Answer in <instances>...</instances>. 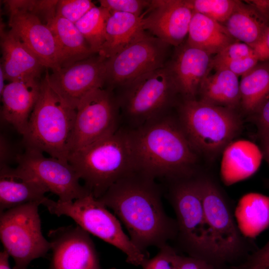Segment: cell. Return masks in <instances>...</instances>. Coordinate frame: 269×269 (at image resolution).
Here are the masks:
<instances>
[{"label": "cell", "mask_w": 269, "mask_h": 269, "mask_svg": "<svg viewBox=\"0 0 269 269\" xmlns=\"http://www.w3.org/2000/svg\"><path fill=\"white\" fill-rule=\"evenodd\" d=\"M47 25L55 40L59 69L88 58L94 54L75 23L55 15Z\"/></svg>", "instance_id": "obj_23"}, {"label": "cell", "mask_w": 269, "mask_h": 269, "mask_svg": "<svg viewBox=\"0 0 269 269\" xmlns=\"http://www.w3.org/2000/svg\"><path fill=\"white\" fill-rule=\"evenodd\" d=\"M254 116L258 134L261 139L269 133V99Z\"/></svg>", "instance_id": "obj_37"}, {"label": "cell", "mask_w": 269, "mask_h": 269, "mask_svg": "<svg viewBox=\"0 0 269 269\" xmlns=\"http://www.w3.org/2000/svg\"><path fill=\"white\" fill-rule=\"evenodd\" d=\"M198 95L203 102L236 110L240 103L238 76L227 69L216 70L204 80Z\"/></svg>", "instance_id": "obj_27"}, {"label": "cell", "mask_w": 269, "mask_h": 269, "mask_svg": "<svg viewBox=\"0 0 269 269\" xmlns=\"http://www.w3.org/2000/svg\"><path fill=\"white\" fill-rule=\"evenodd\" d=\"M237 41L223 24L194 12L189 26L186 42L187 45L211 55L218 54Z\"/></svg>", "instance_id": "obj_24"}, {"label": "cell", "mask_w": 269, "mask_h": 269, "mask_svg": "<svg viewBox=\"0 0 269 269\" xmlns=\"http://www.w3.org/2000/svg\"><path fill=\"white\" fill-rule=\"evenodd\" d=\"M96 198L118 180L136 171L131 131L115 133L71 153L68 160Z\"/></svg>", "instance_id": "obj_3"}, {"label": "cell", "mask_w": 269, "mask_h": 269, "mask_svg": "<svg viewBox=\"0 0 269 269\" xmlns=\"http://www.w3.org/2000/svg\"><path fill=\"white\" fill-rule=\"evenodd\" d=\"M116 269L115 268H111V269Z\"/></svg>", "instance_id": "obj_45"}, {"label": "cell", "mask_w": 269, "mask_h": 269, "mask_svg": "<svg viewBox=\"0 0 269 269\" xmlns=\"http://www.w3.org/2000/svg\"><path fill=\"white\" fill-rule=\"evenodd\" d=\"M222 153L221 177L227 186L252 176L258 170L263 158L259 147L246 140H233Z\"/></svg>", "instance_id": "obj_22"}, {"label": "cell", "mask_w": 269, "mask_h": 269, "mask_svg": "<svg viewBox=\"0 0 269 269\" xmlns=\"http://www.w3.org/2000/svg\"><path fill=\"white\" fill-rule=\"evenodd\" d=\"M39 202L20 205L0 213V239L14 262L12 269H27L34 260L44 257L51 243L43 236Z\"/></svg>", "instance_id": "obj_9"}, {"label": "cell", "mask_w": 269, "mask_h": 269, "mask_svg": "<svg viewBox=\"0 0 269 269\" xmlns=\"http://www.w3.org/2000/svg\"><path fill=\"white\" fill-rule=\"evenodd\" d=\"M262 142V151L263 157L265 158L269 165V133L261 138Z\"/></svg>", "instance_id": "obj_41"}, {"label": "cell", "mask_w": 269, "mask_h": 269, "mask_svg": "<svg viewBox=\"0 0 269 269\" xmlns=\"http://www.w3.org/2000/svg\"><path fill=\"white\" fill-rule=\"evenodd\" d=\"M166 65V64H165ZM116 95L121 117L134 129L166 114L178 93L165 65L122 85Z\"/></svg>", "instance_id": "obj_8"}, {"label": "cell", "mask_w": 269, "mask_h": 269, "mask_svg": "<svg viewBox=\"0 0 269 269\" xmlns=\"http://www.w3.org/2000/svg\"><path fill=\"white\" fill-rule=\"evenodd\" d=\"M155 179L134 171L121 178L99 198L126 228L133 243L145 252L176 238V220L166 213Z\"/></svg>", "instance_id": "obj_1"}, {"label": "cell", "mask_w": 269, "mask_h": 269, "mask_svg": "<svg viewBox=\"0 0 269 269\" xmlns=\"http://www.w3.org/2000/svg\"><path fill=\"white\" fill-rule=\"evenodd\" d=\"M177 269H214L207 261L192 256L179 255Z\"/></svg>", "instance_id": "obj_39"}, {"label": "cell", "mask_w": 269, "mask_h": 269, "mask_svg": "<svg viewBox=\"0 0 269 269\" xmlns=\"http://www.w3.org/2000/svg\"><path fill=\"white\" fill-rule=\"evenodd\" d=\"M168 198L176 215L178 238L190 256L220 261L207 223L197 176L169 181Z\"/></svg>", "instance_id": "obj_6"}, {"label": "cell", "mask_w": 269, "mask_h": 269, "mask_svg": "<svg viewBox=\"0 0 269 269\" xmlns=\"http://www.w3.org/2000/svg\"><path fill=\"white\" fill-rule=\"evenodd\" d=\"M264 41L268 49L269 52V27L268 28L267 32L266 33L265 38L264 39Z\"/></svg>", "instance_id": "obj_44"}, {"label": "cell", "mask_w": 269, "mask_h": 269, "mask_svg": "<svg viewBox=\"0 0 269 269\" xmlns=\"http://www.w3.org/2000/svg\"><path fill=\"white\" fill-rule=\"evenodd\" d=\"M269 268V240L251 257L247 269Z\"/></svg>", "instance_id": "obj_38"}, {"label": "cell", "mask_w": 269, "mask_h": 269, "mask_svg": "<svg viewBox=\"0 0 269 269\" xmlns=\"http://www.w3.org/2000/svg\"><path fill=\"white\" fill-rule=\"evenodd\" d=\"M0 47L2 54L0 64L9 82L39 79L43 68L38 59L10 30L0 24Z\"/></svg>", "instance_id": "obj_20"}, {"label": "cell", "mask_w": 269, "mask_h": 269, "mask_svg": "<svg viewBox=\"0 0 269 269\" xmlns=\"http://www.w3.org/2000/svg\"><path fill=\"white\" fill-rule=\"evenodd\" d=\"M194 12L207 16L222 24L228 18L238 0H188Z\"/></svg>", "instance_id": "obj_31"}, {"label": "cell", "mask_w": 269, "mask_h": 269, "mask_svg": "<svg viewBox=\"0 0 269 269\" xmlns=\"http://www.w3.org/2000/svg\"><path fill=\"white\" fill-rule=\"evenodd\" d=\"M100 6L111 12H121L141 16L150 6L151 0H101Z\"/></svg>", "instance_id": "obj_34"}, {"label": "cell", "mask_w": 269, "mask_h": 269, "mask_svg": "<svg viewBox=\"0 0 269 269\" xmlns=\"http://www.w3.org/2000/svg\"><path fill=\"white\" fill-rule=\"evenodd\" d=\"M197 178L205 219L219 261L234 258L242 252L245 242L230 204L213 178L206 175Z\"/></svg>", "instance_id": "obj_11"}, {"label": "cell", "mask_w": 269, "mask_h": 269, "mask_svg": "<svg viewBox=\"0 0 269 269\" xmlns=\"http://www.w3.org/2000/svg\"><path fill=\"white\" fill-rule=\"evenodd\" d=\"M241 77L240 107L246 115L254 116L269 99V64L258 63Z\"/></svg>", "instance_id": "obj_29"}, {"label": "cell", "mask_w": 269, "mask_h": 269, "mask_svg": "<svg viewBox=\"0 0 269 269\" xmlns=\"http://www.w3.org/2000/svg\"><path fill=\"white\" fill-rule=\"evenodd\" d=\"M158 253L142 265V269H177L179 255L168 244L159 248Z\"/></svg>", "instance_id": "obj_33"}, {"label": "cell", "mask_w": 269, "mask_h": 269, "mask_svg": "<svg viewBox=\"0 0 269 269\" xmlns=\"http://www.w3.org/2000/svg\"><path fill=\"white\" fill-rule=\"evenodd\" d=\"M5 3L10 30L38 59L44 68L59 69L55 40L49 27L34 14Z\"/></svg>", "instance_id": "obj_17"}, {"label": "cell", "mask_w": 269, "mask_h": 269, "mask_svg": "<svg viewBox=\"0 0 269 269\" xmlns=\"http://www.w3.org/2000/svg\"><path fill=\"white\" fill-rule=\"evenodd\" d=\"M234 215L243 235L255 237L269 226V196L258 193L244 195Z\"/></svg>", "instance_id": "obj_28"}, {"label": "cell", "mask_w": 269, "mask_h": 269, "mask_svg": "<svg viewBox=\"0 0 269 269\" xmlns=\"http://www.w3.org/2000/svg\"><path fill=\"white\" fill-rule=\"evenodd\" d=\"M264 16L251 4L238 0L232 13L223 24L236 40L254 49L264 40L269 27Z\"/></svg>", "instance_id": "obj_25"}, {"label": "cell", "mask_w": 269, "mask_h": 269, "mask_svg": "<svg viewBox=\"0 0 269 269\" xmlns=\"http://www.w3.org/2000/svg\"><path fill=\"white\" fill-rule=\"evenodd\" d=\"M48 237L52 251L49 269H101L90 234L79 226L50 230Z\"/></svg>", "instance_id": "obj_14"}, {"label": "cell", "mask_w": 269, "mask_h": 269, "mask_svg": "<svg viewBox=\"0 0 269 269\" xmlns=\"http://www.w3.org/2000/svg\"><path fill=\"white\" fill-rule=\"evenodd\" d=\"M111 13L106 24L105 41L98 53L106 59L116 54L144 31L142 23L144 13L138 16L121 12Z\"/></svg>", "instance_id": "obj_26"}, {"label": "cell", "mask_w": 269, "mask_h": 269, "mask_svg": "<svg viewBox=\"0 0 269 269\" xmlns=\"http://www.w3.org/2000/svg\"><path fill=\"white\" fill-rule=\"evenodd\" d=\"M194 11L188 0H152L142 19L144 30L178 47L188 35Z\"/></svg>", "instance_id": "obj_16"}, {"label": "cell", "mask_w": 269, "mask_h": 269, "mask_svg": "<svg viewBox=\"0 0 269 269\" xmlns=\"http://www.w3.org/2000/svg\"><path fill=\"white\" fill-rule=\"evenodd\" d=\"M48 189L9 165L0 166V213L32 202L42 205Z\"/></svg>", "instance_id": "obj_21"}, {"label": "cell", "mask_w": 269, "mask_h": 269, "mask_svg": "<svg viewBox=\"0 0 269 269\" xmlns=\"http://www.w3.org/2000/svg\"><path fill=\"white\" fill-rule=\"evenodd\" d=\"M130 129L136 171L168 181L195 175L199 153L177 118L167 113Z\"/></svg>", "instance_id": "obj_2"}, {"label": "cell", "mask_w": 269, "mask_h": 269, "mask_svg": "<svg viewBox=\"0 0 269 269\" xmlns=\"http://www.w3.org/2000/svg\"><path fill=\"white\" fill-rule=\"evenodd\" d=\"M95 6L90 0H60L57 4L56 15L75 23Z\"/></svg>", "instance_id": "obj_32"}, {"label": "cell", "mask_w": 269, "mask_h": 269, "mask_svg": "<svg viewBox=\"0 0 269 269\" xmlns=\"http://www.w3.org/2000/svg\"><path fill=\"white\" fill-rule=\"evenodd\" d=\"M260 61L258 57L253 55L248 57L237 60L222 62L213 66L215 70L225 69L228 70L237 76H243Z\"/></svg>", "instance_id": "obj_36"}, {"label": "cell", "mask_w": 269, "mask_h": 269, "mask_svg": "<svg viewBox=\"0 0 269 269\" xmlns=\"http://www.w3.org/2000/svg\"><path fill=\"white\" fill-rule=\"evenodd\" d=\"M4 79H5L4 73L3 70L1 67L0 66V93H2L5 85H4Z\"/></svg>", "instance_id": "obj_43"}, {"label": "cell", "mask_w": 269, "mask_h": 269, "mask_svg": "<svg viewBox=\"0 0 269 269\" xmlns=\"http://www.w3.org/2000/svg\"><path fill=\"white\" fill-rule=\"evenodd\" d=\"M40 84L38 79L10 81L0 94L1 120L22 136L38 98Z\"/></svg>", "instance_id": "obj_19"}, {"label": "cell", "mask_w": 269, "mask_h": 269, "mask_svg": "<svg viewBox=\"0 0 269 269\" xmlns=\"http://www.w3.org/2000/svg\"><path fill=\"white\" fill-rule=\"evenodd\" d=\"M9 255L5 250L0 253V269H11L9 265Z\"/></svg>", "instance_id": "obj_42"}, {"label": "cell", "mask_w": 269, "mask_h": 269, "mask_svg": "<svg viewBox=\"0 0 269 269\" xmlns=\"http://www.w3.org/2000/svg\"><path fill=\"white\" fill-rule=\"evenodd\" d=\"M255 55L256 54L252 47L245 43L237 41L229 44L216 54L212 58V66L222 62L237 60Z\"/></svg>", "instance_id": "obj_35"}, {"label": "cell", "mask_w": 269, "mask_h": 269, "mask_svg": "<svg viewBox=\"0 0 269 269\" xmlns=\"http://www.w3.org/2000/svg\"><path fill=\"white\" fill-rule=\"evenodd\" d=\"M166 63L177 91L183 99H197L201 85L213 68L210 55L186 43L178 46Z\"/></svg>", "instance_id": "obj_18"}, {"label": "cell", "mask_w": 269, "mask_h": 269, "mask_svg": "<svg viewBox=\"0 0 269 269\" xmlns=\"http://www.w3.org/2000/svg\"><path fill=\"white\" fill-rule=\"evenodd\" d=\"M47 71L38 98L22 135L25 148L68 162L76 109L68 105L51 87Z\"/></svg>", "instance_id": "obj_4"}, {"label": "cell", "mask_w": 269, "mask_h": 269, "mask_svg": "<svg viewBox=\"0 0 269 269\" xmlns=\"http://www.w3.org/2000/svg\"><path fill=\"white\" fill-rule=\"evenodd\" d=\"M169 44L143 32L106 59L105 85L112 91L148 72L164 67Z\"/></svg>", "instance_id": "obj_12"}, {"label": "cell", "mask_w": 269, "mask_h": 269, "mask_svg": "<svg viewBox=\"0 0 269 269\" xmlns=\"http://www.w3.org/2000/svg\"><path fill=\"white\" fill-rule=\"evenodd\" d=\"M106 59L91 56L48 73L53 89L69 106L76 109L81 100L93 90L105 86Z\"/></svg>", "instance_id": "obj_15"}, {"label": "cell", "mask_w": 269, "mask_h": 269, "mask_svg": "<svg viewBox=\"0 0 269 269\" xmlns=\"http://www.w3.org/2000/svg\"><path fill=\"white\" fill-rule=\"evenodd\" d=\"M121 118L113 91L104 86L88 93L76 108L71 153L115 133Z\"/></svg>", "instance_id": "obj_10"}, {"label": "cell", "mask_w": 269, "mask_h": 269, "mask_svg": "<svg viewBox=\"0 0 269 269\" xmlns=\"http://www.w3.org/2000/svg\"><path fill=\"white\" fill-rule=\"evenodd\" d=\"M12 149L8 141L5 137L1 135L0 166L9 165L8 162L12 159Z\"/></svg>", "instance_id": "obj_40"}, {"label": "cell", "mask_w": 269, "mask_h": 269, "mask_svg": "<svg viewBox=\"0 0 269 269\" xmlns=\"http://www.w3.org/2000/svg\"><path fill=\"white\" fill-rule=\"evenodd\" d=\"M111 13L101 6H95L75 24L90 48L98 53L105 41L106 27Z\"/></svg>", "instance_id": "obj_30"}, {"label": "cell", "mask_w": 269, "mask_h": 269, "mask_svg": "<svg viewBox=\"0 0 269 269\" xmlns=\"http://www.w3.org/2000/svg\"><path fill=\"white\" fill-rule=\"evenodd\" d=\"M15 161L18 170L44 185L59 201H72L90 193L80 184L78 174L68 162L46 157L30 148L17 154Z\"/></svg>", "instance_id": "obj_13"}, {"label": "cell", "mask_w": 269, "mask_h": 269, "mask_svg": "<svg viewBox=\"0 0 269 269\" xmlns=\"http://www.w3.org/2000/svg\"><path fill=\"white\" fill-rule=\"evenodd\" d=\"M42 205L51 214L71 218L89 234L119 249L128 263L141 266L149 259L147 253L138 248L124 232L120 220L92 194L67 202L46 197Z\"/></svg>", "instance_id": "obj_7"}, {"label": "cell", "mask_w": 269, "mask_h": 269, "mask_svg": "<svg viewBox=\"0 0 269 269\" xmlns=\"http://www.w3.org/2000/svg\"><path fill=\"white\" fill-rule=\"evenodd\" d=\"M178 121L199 154L210 159L222 153L242 131L243 122L236 110L198 99H183Z\"/></svg>", "instance_id": "obj_5"}, {"label": "cell", "mask_w": 269, "mask_h": 269, "mask_svg": "<svg viewBox=\"0 0 269 269\" xmlns=\"http://www.w3.org/2000/svg\"><path fill=\"white\" fill-rule=\"evenodd\" d=\"M265 269H269V268Z\"/></svg>", "instance_id": "obj_46"}]
</instances>
